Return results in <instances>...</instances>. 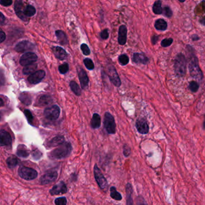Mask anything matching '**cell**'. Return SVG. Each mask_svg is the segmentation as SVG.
<instances>
[{
    "mask_svg": "<svg viewBox=\"0 0 205 205\" xmlns=\"http://www.w3.org/2000/svg\"><path fill=\"white\" fill-rule=\"evenodd\" d=\"M188 49L189 51V61H188V69L190 74L192 78L198 80H202L203 78V74L200 68L198 60L196 54L194 52V49L191 46L188 45Z\"/></svg>",
    "mask_w": 205,
    "mask_h": 205,
    "instance_id": "1",
    "label": "cell"
},
{
    "mask_svg": "<svg viewBox=\"0 0 205 205\" xmlns=\"http://www.w3.org/2000/svg\"><path fill=\"white\" fill-rule=\"evenodd\" d=\"M72 151V147L69 142H65L61 145L58 146L51 152L48 154V157L50 159L57 160L65 158L67 157Z\"/></svg>",
    "mask_w": 205,
    "mask_h": 205,
    "instance_id": "2",
    "label": "cell"
},
{
    "mask_svg": "<svg viewBox=\"0 0 205 205\" xmlns=\"http://www.w3.org/2000/svg\"><path fill=\"white\" fill-rule=\"evenodd\" d=\"M187 61L184 54H178L174 60V70L176 75L179 77H184L186 72Z\"/></svg>",
    "mask_w": 205,
    "mask_h": 205,
    "instance_id": "3",
    "label": "cell"
},
{
    "mask_svg": "<svg viewBox=\"0 0 205 205\" xmlns=\"http://www.w3.org/2000/svg\"><path fill=\"white\" fill-rule=\"evenodd\" d=\"M18 173L20 178L26 180H32L38 176V173L36 170L26 166L20 167Z\"/></svg>",
    "mask_w": 205,
    "mask_h": 205,
    "instance_id": "4",
    "label": "cell"
},
{
    "mask_svg": "<svg viewBox=\"0 0 205 205\" xmlns=\"http://www.w3.org/2000/svg\"><path fill=\"white\" fill-rule=\"evenodd\" d=\"M94 176L96 182L99 186L100 188L103 191L106 192L108 187V184L103 173L97 164L94 166Z\"/></svg>",
    "mask_w": 205,
    "mask_h": 205,
    "instance_id": "5",
    "label": "cell"
},
{
    "mask_svg": "<svg viewBox=\"0 0 205 205\" xmlns=\"http://www.w3.org/2000/svg\"><path fill=\"white\" fill-rule=\"evenodd\" d=\"M104 128L110 134H114L116 132V125L114 119L110 112H106L104 119Z\"/></svg>",
    "mask_w": 205,
    "mask_h": 205,
    "instance_id": "6",
    "label": "cell"
},
{
    "mask_svg": "<svg viewBox=\"0 0 205 205\" xmlns=\"http://www.w3.org/2000/svg\"><path fill=\"white\" fill-rule=\"evenodd\" d=\"M57 178L58 172L55 170H49L40 177V184L42 185L49 184L56 180Z\"/></svg>",
    "mask_w": 205,
    "mask_h": 205,
    "instance_id": "7",
    "label": "cell"
},
{
    "mask_svg": "<svg viewBox=\"0 0 205 205\" xmlns=\"http://www.w3.org/2000/svg\"><path fill=\"white\" fill-rule=\"evenodd\" d=\"M37 60V56L35 53L28 52L23 54L20 59V65L24 67L35 63Z\"/></svg>",
    "mask_w": 205,
    "mask_h": 205,
    "instance_id": "8",
    "label": "cell"
},
{
    "mask_svg": "<svg viewBox=\"0 0 205 205\" xmlns=\"http://www.w3.org/2000/svg\"><path fill=\"white\" fill-rule=\"evenodd\" d=\"M60 109L57 105H53L46 108L44 115L46 119L50 120H55L59 117Z\"/></svg>",
    "mask_w": 205,
    "mask_h": 205,
    "instance_id": "9",
    "label": "cell"
},
{
    "mask_svg": "<svg viewBox=\"0 0 205 205\" xmlns=\"http://www.w3.org/2000/svg\"><path fill=\"white\" fill-rule=\"evenodd\" d=\"M67 192V188L66 184L63 181H60L58 184L54 185L50 190L49 193L51 196H57L64 194Z\"/></svg>",
    "mask_w": 205,
    "mask_h": 205,
    "instance_id": "10",
    "label": "cell"
},
{
    "mask_svg": "<svg viewBox=\"0 0 205 205\" xmlns=\"http://www.w3.org/2000/svg\"><path fill=\"white\" fill-rule=\"evenodd\" d=\"M34 45L28 40H23L19 42L14 48L16 51L18 53H24L27 51L34 49Z\"/></svg>",
    "mask_w": 205,
    "mask_h": 205,
    "instance_id": "11",
    "label": "cell"
},
{
    "mask_svg": "<svg viewBox=\"0 0 205 205\" xmlns=\"http://www.w3.org/2000/svg\"><path fill=\"white\" fill-rule=\"evenodd\" d=\"M135 127L141 134H147L149 131V126L147 120L144 118H140L136 121Z\"/></svg>",
    "mask_w": 205,
    "mask_h": 205,
    "instance_id": "12",
    "label": "cell"
},
{
    "mask_svg": "<svg viewBox=\"0 0 205 205\" xmlns=\"http://www.w3.org/2000/svg\"><path fill=\"white\" fill-rule=\"evenodd\" d=\"M45 77V72L43 70H39L30 75L28 78V81L30 84H36L40 83Z\"/></svg>",
    "mask_w": 205,
    "mask_h": 205,
    "instance_id": "13",
    "label": "cell"
},
{
    "mask_svg": "<svg viewBox=\"0 0 205 205\" xmlns=\"http://www.w3.org/2000/svg\"><path fill=\"white\" fill-rule=\"evenodd\" d=\"M108 77L112 84L116 87H120L121 85V81L119 78V75L116 71V69L114 67H110L108 68Z\"/></svg>",
    "mask_w": 205,
    "mask_h": 205,
    "instance_id": "14",
    "label": "cell"
},
{
    "mask_svg": "<svg viewBox=\"0 0 205 205\" xmlns=\"http://www.w3.org/2000/svg\"><path fill=\"white\" fill-rule=\"evenodd\" d=\"M12 140L9 132L1 129L0 131V145L3 146H10L12 145Z\"/></svg>",
    "mask_w": 205,
    "mask_h": 205,
    "instance_id": "15",
    "label": "cell"
},
{
    "mask_svg": "<svg viewBox=\"0 0 205 205\" xmlns=\"http://www.w3.org/2000/svg\"><path fill=\"white\" fill-rule=\"evenodd\" d=\"M132 61L136 64L147 65L149 59L143 53H134L132 56Z\"/></svg>",
    "mask_w": 205,
    "mask_h": 205,
    "instance_id": "16",
    "label": "cell"
},
{
    "mask_svg": "<svg viewBox=\"0 0 205 205\" xmlns=\"http://www.w3.org/2000/svg\"><path fill=\"white\" fill-rule=\"evenodd\" d=\"M24 8L21 1H16L14 4V10L18 16L23 20H26V17L24 14Z\"/></svg>",
    "mask_w": 205,
    "mask_h": 205,
    "instance_id": "17",
    "label": "cell"
},
{
    "mask_svg": "<svg viewBox=\"0 0 205 205\" xmlns=\"http://www.w3.org/2000/svg\"><path fill=\"white\" fill-rule=\"evenodd\" d=\"M127 40V28L125 26L122 25L119 27L118 42L121 45H125Z\"/></svg>",
    "mask_w": 205,
    "mask_h": 205,
    "instance_id": "18",
    "label": "cell"
},
{
    "mask_svg": "<svg viewBox=\"0 0 205 205\" xmlns=\"http://www.w3.org/2000/svg\"><path fill=\"white\" fill-rule=\"evenodd\" d=\"M65 138L63 136L61 135H58L53 139H51L49 142H48L46 147L47 148H51L54 147H58L59 145H61L65 143Z\"/></svg>",
    "mask_w": 205,
    "mask_h": 205,
    "instance_id": "19",
    "label": "cell"
},
{
    "mask_svg": "<svg viewBox=\"0 0 205 205\" xmlns=\"http://www.w3.org/2000/svg\"><path fill=\"white\" fill-rule=\"evenodd\" d=\"M78 77H79V81L82 88L86 89L88 86V82H89V79L86 71L83 69H80L78 71Z\"/></svg>",
    "mask_w": 205,
    "mask_h": 205,
    "instance_id": "20",
    "label": "cell"
},
{
    "mask_svg": "<svg viewBox=\"0 0 205 205\" xmlns=\"http://www.w3.org/2000/svg\"><path fill=\"white\" fill-rule=\"evenodd\" d=\"M53 101V99L51 96L48 95H42L39 97L36 102V106H45L50 104Z\"/></svg>",
    "mask_w": 205,
    "mask_h": 205,
    "instance_id": "21",
    "label": "cell"
},
{
    "mask_svg": "<svg viewBox=\"0 0 205 205\" xmlns=\"http://www.w3.org/2000/svg\"><path fill=\"white\" fill-rule=\"evenodd\" d=\"M53 51L55 57L60 60L66 59V57H67L66 51L60 46L53 47Z\"/></svg>",
    "mask_w": 205,
    "mask_h": 205,
    "instance_id": "22",
    "label": "cell"
},
{
    "mask_svg": "<svg viewBox=\"0 0 205 205\" xmlns=\"http://www.w3.org/2000/svg\"><path fill=\"white\" fill-rule=\"evenodd\" d=\"M126 205H134L132 198L133 188L130 183H128L126 185Z\"/></svg>",
    "mask_w": 205,
    "mask_h": 205,
    "instance_id": "23",
    "label": "cell"
},
{
    "mask_svg": "<svg viewBox=\"0 0 205 205\" xmlns=\"http://www.w3.org/2000/svg\"><path fill=\"white\" fill-rule=\"evenodd\" d=\"M16 155L20 158H27L30 155V151L24 145H20L17 147Z\"/></svg>",
    "mask_w": 205,
    "mask_h": 205,
    "instance_id": "24",
    "label": "cell"
},
{
    "mask_svg": "<svg viewBox=\"0 0 205 205\" xmlns=\"http://www.w3.org/2000/svg\"><path fill=\"white\" fill-rule=\"evenodd\" d=\"M55 35L58 39L60 43L63 45H65L68 43L67 37L66 34L61 30H57L55 31Z\"/></svg>",
    "mask_w": 205,
    "mask_h": 205,
    "instance_id": "25",
    "label": "cell"
},
{
    "mask_svg": "<svg viewBox=\"0 0 205 205\" xmlns=\"http://www.w3.org/2000/svg\"><path fill=\"white\" fill-rule=\"evenodd\" d=\"M20 100L22 103L26 105H30L31 104L32 98L31 95L26 92L20 93Z\"/></svg>",
    "mask_w": 205,
    "mask_h": 205,
    "instance_id": "26",
    "label": "cell"
},
{
    "mask_svg": "<svg viewBox=\"0 0 205 205\" xmlns=\"http://www.w3.org/2000/svg\"><path fill=\"white\" fill-rule=\"evenodd\" d=\"M167 22L163 19H158L155 22V28L159 31H165L167 28Z\"/></svg>",
    "mask_w": 205,
    "mask_h": 205,
    "instance_id": "27",
    "label": "cell"
},
{
    "mask_svg": "<svg viewBox=\"0 0 205 205\" xmlns=\"http://www.w3.org/2000/svg\"><path fill=\"white\" fill-rule=\"evenodd\" d=\"M101 125L100 116L98 113H94L93 115L92 119L91 120V126L93 129H98Z\"/></svg>",
    "mask_w": 205,
    "mask_h": 205,
    "instance_id": "28",
    "label": "cell"
},
{
    "mask_svg": "<svg viewBox=\"0 0 205 205\" xmlns=\"http://www.w3.org/2000/svg\"><path fill=\"white\" fill-rule=\"evenodd\" d=\"M7 165L9 168H13L15 167H16L19 161L18 159L15 156L11 155L6 159Z\"/></svg>",
    "mask_w": 205,
    "mask_h": 205,
    "instance_id": "29",
    "label": "cell"
},
{
    "mask_svg": "<svg viewBox=\"0 0 205 205\" xmlns=\"http://www.w3.org/2000/svg\"><path fill=\"white\" fill-rule=\"evenodd\" d=\"M153 12L156 14H162L163 8L162 7V2L161 1H157L154 3L152 6Z\"/></svg>",
    "mask_w": 205,
    "mask_h": 205,
    "instance_id": "30",
    "label": "cell"
},
{
    "mask_svg": "<svg viewBox=\"0 0 205 205\" xmlns=\"http://www.w3.org/2000/svg\"><path fill=\"white\" fill-rule=\"evenodd\" d=\"M37 68V65L36 63H33L32 65H28L25 67L23 69V73L24 75H32L34 73L36 72V71Z\"/></svg>",
    "mask_w": 205,
    "mask_h": 205,
    "instance_id": "31",
    "label": "cell"
},
{
    "mask_svg": "<svg viewBox=\"0 0 205 205\" xmlns=\"http://www.w3.org/2000/svg\"><path fill=\"white\" fill-rule=\"evenodd\" d=\"M110 190V196L112 199L117 201H120L122 200V196L121 194L117 191L116 187L111 186Z\"/></svg>",
    "mask_w": 205,
    "mask_h": 205,
    "instance_id": "32",
    "label": "cell"
},
{
    "mask_svg": "<svg viewBox=\"0 0 205 205\" xmlns=\"http://www.w3.org/2000/svg\"><path fill=\"white\" fill-rule=\"evenodd\" d=\"M36 12V9L31 5H27L24 10V14L27 17H31L34 16Z\"/></svg>",
    "mask_w": 205,
    "mask_h": 205,
    "instance_id": "33",
    "label": "cell"
},
{
    "mask_svg": "<svg viewBox=\"0 0 205 205\" xmlns=\"http://www.w3.org/2000/svg\"><path fill=\"white\" fill-rule=\"evenodd\" d=\"M70 87L73 92L76 95L80 96L81 94V90L79 86L78 85V84L75 81H72L70 83Z\"/></svg>",
    "mask_w": 205,
    "mask_h": 205,
    "instance_id": "34",
    "label": "cell"
},
{
    "mask_svg": "<svg viewBox=\"0 0 205 205\" xmlns=\"http://www.w3.org/2000/svg\"><path fill=\"white\" fill-rule=\"evenodd\" d=\"M199 84L198 83L195 81H192L188 86V89L192 93L197 92L199 89Z\"/></svg>",
    "mask_w": 205,
    "mask_h": 205,
    "instance_id": "35",
    "label": "cell"
},
{
    "mask_svg": "<svg viewBox=\"0 0 205 205\" xmlns=\"http://www.w3.org/2000/svg\"><path fill=\"white\" fill-rule=\"evenodd\" d=\"M119 61L120 64L122 66H125L127 64H128L129 61V59L128 55L126 54H122L120 56H119Z\"/></svg>",
    "mask_w": 205,
    "mask_h": 205,
    "instance_id": "36",
    "label": "cell"
},
{
    "mask_svg": "<svg viewBox=\"0 0 205 205\" xmlns=\"http://www.w3.org/2000/svg\"><path fill=\"white\" fill-rule=\"evenodd\" d=\"M31 155L33 157V158L34 160H39L42 157V153L40 151L39 149L35 148L34 149H33L32 152H31Z\"/></svg>",
    "mask_w": 205,
    "mask_h": 205,
    "instance_id": "37",
    "label": "cell"
},
{
    "mask_svg": "<svg viewBox=\"0 0 205 205\" xmlns=\"http://www.w3.org/2000/svg\"><path fill=\"white\" fill-rule=\"evenodd\" d=\"M84 64L87 67V69L88 70H93L94 67V65L92 60L88 58L84 60Z\"/></svg>",
    "mask_w": 205,
    "mask_h": 205,
    "instance_id": "38",
    "label": "cell"
},
{
    "mask_svg": "<svg viewBox=\"0 0 205 205\" xmlns=\"http://www.w3.org/2000/svg\"><path fill=\"white\" fill-rule=\"evenodd\" d=\"M173 42V39L172 38H167L161 41V45L163 48H167L170 46Z\"/></svg>",
    "mask_w": 205,
    "mask_h": 205,
    "instance_id": "39",
    "label": "cell"
},
{
    "mask_svg": "<svg viewBox=\"0 0 205 205\" xmlns=\"http://www.w3.org/2000/svg\"><path fill=\"white\" fill-rule=\"evenodd\" d=\"M162 14L167 18H171L173 15V12L170 7L165 6L163 8Z\"/></svg>",
    "mask_w": 205,
    "mask_h": 205,
    "instance_id": "40",
    "label": "cell"
},
{
    "mask_svg": "<svg viewBox=\"0 0 205 205\" xmlns=\"http://www.w3.org/2000/svg\"><path fill=\"white\" fill-rule=\"evenodd\" d=\"M54 203L55 205H66L67 199L65 197H61L55 198L54 200Z\"/></svg>",
    "mask_w": 205,
    "mask_h": 205,
    "instance_id": "41",
    "label": "cell"
},
{
    "mask_svg": "<svg viewBox=\"0 0 205 205\" xmlns=\"http://www.w3.org/2000/svg\"><path fill=\"white\" fill-rule=\"evenodd\" d=\"M59 71L61 74H65L69 71V65L67 63H64L59 67Z\"/></svg>",
    "mask_w": 205,
    "mask_h": 205,
    "instance_id": "42",
    "label": "cell"
},
{
    "mask_svg": "<svg viewBox=\"0 0 205 205\" xmlns=\"http://www.w3.org/2000/svg\"><path fill=\"white\" fill-rule=\"evenodd\" d=\"M123 153L125 157H128L131 153V148L127 145H125L123 147Z\"/></svg>",
    "mask_w": 205,
    "mask_h": 205,
    "instance_id": "43",
    "label": "cell"
},
{
    "mask_svg": "<svg viewBox=\"0 0 205 205\" xmlns=\"http://www.w3.org/2000/svg\"><path fill=\"white\" fill-rule=\"evenodd\" d=\"M81 49L83 53L84 54V55H90V50L88 46H87L85 43H83V44L81 45Z\"/></svg>",
    "mask_w": 205,
    "mask_h": 205,
    "instance_id": "44",
    "label": "cell"
},
{
    "mask_svg": "<svg viewBox=\"0 0 205 205\" xmlns=\"http://www.w3.org/2000/svg\"><path fill=\"white\" fill-rule=\"evenodd\" d=\"M136 202H137V205H148L145 199L143 198V197H142L141 196H139L137 197Z\"/></svg>",
    "mask_w": 205,
    "mask_h": 205,
    "instance_id": "45",
    "label": "cell"
},
{
    "mask_svg": "<svg viewBox=\"0 0 205 205\" xmlns=\"http://www.w3.org/2000/svg\"><path fill=\"white\" fill-rule=\"evenodd\" d=\"M24 114H25V115L26 116V119L28 120V122L30 123H31L33 120V116L31 112H30V111L28 110H26L24 111Z\"/></svg>",
    "mask_w": 205,
    "mask_h": 205,
    "instance_id": "46",
    "label": "cell"
},
{
    "mask_svg": "<svg viewBox=\"0 0 205 205\" xmlns=\"http://www.w3.org/2000/svg\"><path fill=\"white\" fill-rule=\"evenodd\" d=\"M100 37L103 39H106L109 37V33L107 29L104 30L101 33H100Z\"/></svg>",
    "mask_w": 205,
    "mask_h": 205,
    "instance_id": "47",
    "label": "cell"
},
{
    "mask_svg": "<svg viewBox=\"0 0 205 205\" xmlns=\"http://www.w3.org/2000/svg\"><path fill=\"white\" fill-rule=\"evenodd\" d=\"M13 1L12 0H1L0 4L3 6H9L12 4Z\"/></svg>",
    "mask_w": 205,
    "mask_h": 205,
    "instance_id": "48",
    "label": "cell"
},
{
    "mask_svg": "<svg viewBox=\"0 0 205 205\" xmlns=\"http://www.w3.org/2000/svg\"><path fill=\"white\" fill-rule=\"evenodd\" d=\"M159 40V36H157V35H153L152 36V38H151V42H152V43L154 45H155Z\"/></svg>",
    "mask_w": 205,
    "mask_h": 205,
    "instance_id": "49",
    "label": "cell"
},
{
    "mask_svg": "<svg viewBox=\"0 0 205 205\" xmlns=\"http://www.w3.org/2000/svg\"><path fill=\"white\" fill-rule=\"evenodd\" d=\"M6 34H5L4 32H3V31L1 30V33H0V39H1L0 42H1V43L3 42L5 40V39H6Z\"/></svg>",
    "mask_w": 205,
    "mask_h": 205,
    "instance_id": "50",
    "label": "cell"
},
{
    "mask_svg": "<svg viewBox=\"0 0 205 205\" xmlns=\"http://www.w3.org/2000/svg\"><path fill=\"white\" fill-rule=\"evenodd\" d=\"M5 20H6V18L5 16L3 15V14L2 13H1L0 14V23L1 25H3L4 22H5Z\"/></svg>",
    "mask_w": 205,
    "mask_h": 205,
    "instance_id": "51",
    "label": "cell"
},
{
    "mask_svg": "<svg viewBox=\"0 0 205 205\" xmlns=\"http://www.w3.org/2000/svg\"><path fill=\"white\" fill-rule=\"evenodd\" d=\"M191 38L192 40L193 41H197V40L200 39L199 36H198L197 34H193V35L192 36Z\"/></svg>",
    "mask_w": 205,
    "mask_h": 205,
    "instance_id": "52",
    "label": "cell"
},
{
    "mask_svg": "<svg viewBox=\"0 0 205 205\" xmlns=\"http://www.w3.org/2000/svg\"><path fill=\"white\" fill-rule=\"evenodd\" d=\"M199 22L203 25V26H205V17H203L202 19L199 20Z\"/></svg>",
    "mask_w": 205,
    "mask_h": 205,
    "instance_id": "53",
    "label": "cell"
},
{
    "mask_svg": "<svg viewBox=\"0 0 205 205\" xmlns=\"http://www.w3.org/2000/svg\"><path fill=\"white\" fill-rule=\"evenodd\" d=\"M1 106H3V100L2 98H1Z\"/></svg>",
    "mask_w": 205,
    "mask_h": 205,
    "instance_id": "54",
    "label": "cell"
},
{
    "mask_svg": "<svg viewBox=\"0 0 205 205\" xmlns=\"http://www.w3.org/2000/svg\"><path fill=\"white\" fill-rule=\"evenodd\" d=\"M203 129L205 130V120H204V122H203Z\"/></svg>",
    "mask_w": 205,
    "mask_h": 205,
    "instance_id": "55",
    "label": "cell"
},
{
    "mask_svg": "<svg viewBox=\"0 0 205 205\" xmlns=\"http://www.w3.org/2000/svg\"><path fill=\"white\" fill-rule=\"evenodd\" d=\"M203 3H205V1H203Z\"/></svg>",
    "mask_w": 205,
    "mask_h": 205,
    "instance_id": "56",
    "label": "cell"
}]
</instances>
